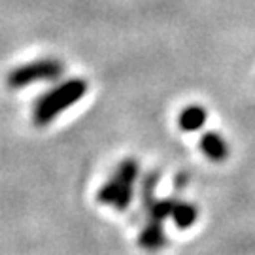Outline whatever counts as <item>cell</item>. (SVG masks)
I'll return each mask as SVG.
<instances>
[{
    "mask_svg": "<svg viewBox=\"0 0 255 255\" xmlns=\"http://www.w3.org/2000/svg\"><path fill=\"white\" fill-rule=\"evenodd\" d=\"M187 182H189V176H187V174H185V172L178 174V176H176V189H178V187H180V189H183V187L187 185Z\"/></svg>",
    "mask_w": 255,
    "mask_h": 255,
    "instance_id": "30bf717a",
    "label": "cell"
},
{
    "mask_svg": "<svg viewBox=\"0 0 255 255\" xmlns=\"http://www.w3.org/2000/svg\"><path fill=\"white\" fill-rule=\"evenodd\" d=\"M64 72V66L61 61L57 59H40L34 63H28L19 66L17 70L9 74V87L13 89H21V87H27L32 83L38 82H53L59 80Z\"/></svg>",
    "mask_w": 255,
    "mask_h": 255,
    "instance_id": "3957f363",
    "label": "cell"
},
{
    "mask_svg": "<svg viewBox=\"0 0 255 255\" xmlns=\"http://www.w3.org/2000/svg\"><path fill=\"white\" fill-rule=\"evenodd\" d=\"M174 204H176V201H174V199L155 201L153 204H151V208L147 210L146 214L149 216V219H153V221H161V223H163L164 219L170 218V216H172Z\"/></svg>",
    "mask_w": 255,
    "mask_h": 255,
    "instance_id": "9c48e42d",
    "label": "cell"
},
{
    "mask_svg": "<svg viewBox=\"0 0 255 255\" xmlns=\"http://www.w3.org/2000/svg\"><path fill=\"white\" fill-rule=\"evenodd\" d=\"M170 218H172L174 225L178 229H189L199 218V210H197V206L189 204V202L176 201Z\"/></svg>",
    "mask_w": 255,
    "mask_h": 255,
    "instance_id": "52a82bcc",
    "label": "cell"
},
{
    "mask_svg": "<svg viewBox=\"0 0 255 255\" xmlns=\"http://www.w3.org/2000/svg\"><path fill=\"white\" fill-rule=\"evenodd\" d=\"M201 149L202 153L208 157L214 163H221L229 157V144L227 140L221 136L216 130L204 132L201 138Z\"/></svg>",
    "mask_w": 255,
    "mask_h": 255,
    "instance_id": "277c9868",
    "label": "cell"
},
{
    "mask_svg": "<svg viewBox=\"0 0 255 255\" xmlns=\"http://www.w3.org/2000/svg\"><path fill=\"white\" fill-rule=\"evenodd\" d=\"M157 182H159V172H149L146 174L144 182H142V208L144 212L151 208L157 199H155V187H157Z\"/></svg>",
    "mask_w": 255,
    "mask_h": 255,
    "instance_id": "ba28073f",
    "label": "cell"
},
{
    "mask_svg": "<svg viewBox=\"0 0 255 255\" xmlns=\"http://www.w3.org/2000/svg\"><path fill=\"white\" fill-rule=\"evenodd\" d=\"M138 244H140V248L147 250V252L161 250L166 244V233H164L161 221L149 219L146 225H144V229H142L140 237H138Z\"/></svg>",
    "mask_w": 255,
    "mask_h": 255,
    "instance_id": "5b68a950",
    "label": "cell"
},
{
    "mask_svg": "<svg viewBox=\"0 0 255 255\" xmlns=\"http://www.w3.org/2000/svg\"><path fill=\"white\" fill-rule=\"evenodd\" d=\"M204 123H206V112H204V108L197 106V104L182 110V114L178 118V125L185 132H195V130L202 128Z\"/></svg>",
    "mask_w": 255,
    "mask_h": 255,
    "instance_id": "8992f818",
    "label": "cell"
},
{
    "mask_svg": "<svg viewBox=\"0 0 255 255\" xmlns=\"http://www.w3.org/2000/svg\"><path fill=\"white\" fill-rule=\"evenodd\" d=\"M140 166L134 159H125L119 163L114 176L99 189L97 199L102 204L114 206L116 210H125L132 201V185L136 182Z\"/></svg>",
    "mask_w": 255,
    "mask_h": 255,
    "instance_id": "7a4b0ae2",
    "label": "cell"
},
{
    "mask_svg": "<svg viewBox=\"0 0 255 255\" xmlns=\"http://www.w3.org/2000/svg\"><path fill=\"white\" fill-rule=\"evenodd\" d=\"M87 93V83L74 78V80H66V82L59 83L51 91L42 95L34 104V112L32 118L38 127H46L53 121L59 114H63L64 110H68L72 104L82 101L83 95Z\"/></svg>",
    "mask_w": 255,
    "mask_h": 255,
    "instance_id": "6da1fadb",
    "label": "cell"
}]
</instances>
